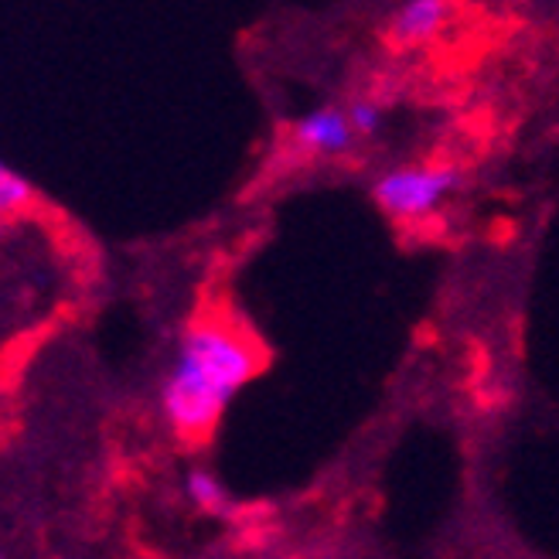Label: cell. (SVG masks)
I'll use <instances>...</instances> for the list:
<instances>
[{
  "instance_id": "1",
  "label": "cell",
  "mask_w": 559,
  "mask_h": 559,
  "mask_svg": "<svg viewBox=\"0 0 559 559\" xmlns=\"http://www.w3.org/2000/svg\"><path fill=\"white\" fill-rule=\"evenodd\" d=\"M260 369L263 352L246 328L226 318H199L181 334L171 372L164 379V419L181 440H205Z\"/></svg>"
},
{
  "instance_id": "2",
  "label": "cell",
  "mask_w": 559,
  "mask_h": 559,
  "mask_svg": "<svg viewBox=\"0 0 559 559\" xmlns=\"http://www.w3.org/2000/svg\"><path fill=\"white\" fill-rule=\"evenodd\" d=\"M457 188V171L447 164H406L385 171L372 185L376 205L396 222H416L433 215Z\"/></svg>"
},
{
  "instance_id": "3",
  "label": "cell",
  "mask_w": 559,
  "mask_h": 559,
  "mask_svg": "<svg viewBox=\"0 0 559 559\" xmlns=\"http://www.w3.org/2000/svg\"><path fill=\"white\" fill-rule=\"evenodd\" d=\"M294 147H300L304 154H345L352 147V127L342 106H318L311 114H304L294 130Z\"/></svg>"
},
{
  "instance_id": "4",
  "label": "cell",
  "mask_w": 559,
  "mask_h": 559,
  "mask_svg": "<svg viewBox=\"0 0 559 559\" xmlns=\"http://www.w3.org/2000/svg\"><path fill=\"white\" fill-rule=\"evenodd\" d=\"M451 17L443 0H409L385 24V41L393 48H416L440 35V27Z\"/></svg>"
},
{
  "instance_id": "5",
  "label": "cell",
  "mask_w": 559,
  "mask_h": 559,
  "mask_svg": "<svg viewBox=\"0 0 559 559\" xmlns=\"http://www.w3.org/2000/svg\"><path fill=\"white\" fill-rule=\"evenodd\" d=\"M185 491L191 498V506L209 512V515H229L233 512V495H229V488L222 485L215 474L205 471V467H191L188 471Z\"/></svg>"
},
{
  "instance_id": "6",
  "label": "cell",
  "mask_w": 559,
  "mask_h": 559,
  "mask_svg": "<svg viewBox=\"0 0 559 559\" xmlns=\"http://www.w3.org/2000/svg\"><path fill=\"white\" fill-rule=\"evenodd\" d=\"M32 202H35V185L21 171H14L11 164L0 160V218L32 209Z\"/></svg>"
},
{
  "instance_id": "7",
  "label": "cell",
  "mask_w": 559,
  "mask_h": 559,
  "mask_svg": "<svg viewBox=\"0 0 559 559\" xmlns=\"http://www.w3.org/2000/svg\"><path fill=\"white\" fill-rule=\"evenodd\" d=\"M345 117H348V127L355 136H372L382 123V114H379V106L372 99H355L348 109H345Z\"/></svg>"
}]
</instances>
